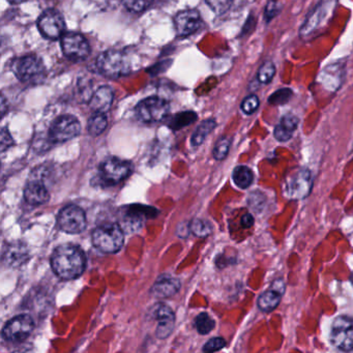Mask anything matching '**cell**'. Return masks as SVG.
<instances>
[{
  "instance_id": "ac0fdd59",
  "label": "cell",
  "mask_w": 353,
  "mask_h": 353,
  "mask_svg": "<svg viewBox=\"0 0 353 353\" xmlns=\"http://www.w3.org/2000/svg\"><path fill=\"white\" fill-rule=\"evenodd\" d=\"M24 198L30 205H43L50 199V194L44 183L38 179L28 183L24 190Z\"/></svg>"
},
{
  "instance_id": "d590c367",
  "label": "cell",
  "mask_w": 353,
  "mask_h": 353,
  "mask_svg": "<svg viewBox=\"0 0 353 353\" xmlns=\"http://www.w3.org/2000/svg\"><path fill=\"white\" fill-rule=\"evenodd\" d=\"M280 11L281 5L278 0H270L266 6L265 11H264V19L266 22L272 21Z\"/></svg>"
},
{
  "instance_id": "4316f807",
  "label": "cell",
  "mask_w": 353,
  "mask_h": 353,
  "mask_svg": "<svg viewBox=\"0 0 353 353\" xmlns=\"http://www.w3.org/2000/svg\"><path fill=\"white\" fill-rule=\"evenodd\" d=\"M190 230L197 237H208L212 234V226L208 221L195 219L190 224Z\"/></svg>"
},
{
  "instance_id": "f35d334b",
  "label": "cell",
  "mask_w": 353,
  "mask_h": 353,
  "mask_svg": "<svg viewBox=\"0 0 353 353\" xmlns=\"http://www.w3.org/2000/svg\"><path fill=\"white\" fill-rule=\"evenodd\" d=\"M274 138H276L278 141L286 142L288 141V140H290L291 137H292V132L285 129L282 125H278L274 128Z\"/></svg>"
},
{
  "instance_id": "30bf717a",
  "label": "cell",
  "mask_w": 353,
  "mask_h": 353,
  "mask_svg": "<svg viewBox=\"0 0 353 353\" xmlns=\"http://www.w3.org/2000/svg\"><path fill=\"white\" fill-rule=\"evenodd\" d=\"M57 223L61 230L70 234H78L85 229L88 221H86L85 212L81 208L77 205H68L63 208L59 212Z\"/></svg>"
},
{
  "instance_id": "52a82bcc",
  "label": "cell",
  "mask_w": 353,
  "mask_h": 353,
  "mask_svg": "<svg viewBox=\"0 0 353 353\" xmlns=\"http://www.w3.org/2000/svg\"><path fill=\"white\" fill-rule=\"evenodd\" d=\"M330 341L339 350L351 351L353 349V319L347 316H339L330 328Z\"/></svg>"
},
{
  "instance_id": "ee69618b",
  "label": "cell",
  "mask_w": 353,
  "mask_h": 353,
  "mask_svg": "<svg viewBox=\"0 0 353 353\" xmlns=\"http://www.w3.org/2000/svg\"><path fill=\"white\" fill-rule=\"evenodd\" d=\"M351 282H352V284H353V276H351Z\"/></svg>"
},
{
  "instance_id": "e575fe53",
  "label": "cell",
  "mask_w": 353,
  "mask_h": 353,
  "mask_svg": "<svg viewBox=\"0 0 353 353\" xmlns=\"http://www.w3.org/2000/svg\"><path fill=\"white\" fill-rule=\"evenodd\" d=\"M249 204L252 210H256L257 212H261L265 205V196L260 193L259 191L253 192L250 194Z\"/></svg>"
},
{
  "instance_id": "d6986e66",
  "label": "cell",
  "mask_w": 353,
  "mask_h": 353,
  "mask_svg": "<svg viewBox=\"0 0 353 353\" xmlns=\"http://www.w3.org/2000/svg\"><path fill=\"white\" fill-rule=\"evenodd\" d=\"M181 288V282L179 279L173 278V276L164 274L161 276L154 283L150 292L157 297H170L174 295Z\"/></svg>"
},
{
  "instance_id": "44dd1931",
  "label": "cell",
  "mask_w": 353,
  "mask_h": 353,
  "mask_svg": "<svg viewBox=\"0 0 353 353\" xmlns=\"http://www.w3.org/2000/svg\"><path fill=\"white\" fill-rule=\"evenodd\" d=\"M28 255V251L26 245L17 241V243L8 245L7 250L3 253V261L8 266L18 268L26 261Z\"/></svg>"
},
{
  "instance_id": "9a60e30c",
  "label": "cell",
  "mask_w": 353,
  "mask_h": 353,
  "mask_svg": "<svg viewBox=\"0 0 353 353\" xmlns=\"http://www.w3.org/2000/svg\"><path fill=\"white\" fill-rule=\"evenodd\" d=\"M202 20L199 12L187 10L177 14L174 18L175 30L179 37H189L201 28Z\"/></svg>"
},
{
  "instance_id": "4dcf8cb0",
  "label": "cell",
  "mask_w": 353,
  "mask_h": 353,
  "mask_svg": "<svg viewBox=\"0 0 353 353\" xmlns=\"http://www.w3.org/2000/svg\"><path fill=\"white\" fill-rule=\"evenodd\" d=\"M231 140L228 137H222L218 140L214 148V157L216 160L222 161L226 158L230 150Z\"/></svg>"
},
{
  "instance_id": "603a6c76",
  "label": "cell",
  "mask_w": 353,
  "mask_h": 353,
  "mask_svg": "<svg viewBox=\"0 0 353 353\" xmlns=\"http://www.w3.org/2000/svg\"><path fill=\"white\" fill-rule=\"evenodd\" d=\"M232 179L237 187L241 189H247L253 183L254 174L249 167L241 165L233 170Z\"/></svg>"
},
{
  "instance_id": "74e56055",
  "label": "cell",
  "mask_w": 353,
  "mask_h": 353,
  "mask_svg": "<svg viewBox=\"0 0 353 353\" xmlns=\"http://www.w3.org/2000/svg\"><path fill=\"white\" fill-rule=\"evenodd\" d=\"M299 119L294 115L292 114H287L284 115L281 119L280 125H282L285 129L288 130L290 132H294L295 130L297 129V125H299Z\"/></svg>"
},
{
  "instance_id": "5bb4252c",
  "label": "cell",
  "mask_w": 353,
  "mask_h": 353,
  "mask_svg": "<svg viewBox=\"0 0 353 353\" xmlns=\"http://www.w3.org/2000/svg\"><path fill=\"white\" fill-rule=\"evenodd\" d=\"M131 171L132 166L129 162L117 158H110L105 161L101 166V179L107 185H117L127 179Z\"/></svg>"
},
{
  "instance_id": "7bdbcfd3",
  "label": "cell",
  "mask_w": 353,
  "mask_h": 353,
  "mask_svg": "<svg viewBox=\"0 0 353 353\" xmlns=\"http://www.w3.org/2000/svg\"><path fill=\"white\" fill-rule=\"evenodd\" d=\"M8 1H10L11 3H22L26 1V0H8Z\"/></svg>"
},
{
  "instance_id": "ab89813d",
  "label": "cell",
  "mask_w": 353,
  "mask_h": 353,
  "mask_svg": "<svg viewBox=\"0 0 353 353\" xmlns=\"http://www.w3.org/2000/svg\"><path fill=\"white\" fill-rule=\"evenodd\" d=\"M13 143V138H12L11 134L7 129H3L1 131V150L5 152L6 150L11 148Z\"/></svg>"
},
{
  "instance_id": "8d00e7d4",
  "label": "cell",
  "mask_w": 353,
  "mask_h": 353,
  "mask_svg": "<svg viewBox=\"0 0 353 353\" xmlns=\"http://www.w3.org/2000/svg\"><path fill=\"white\" fill-rule=\"evenodd\" d=\"M226 346V341L224 339L218 336V338L210 339L203 347L204 352H214V351L221 350Z\"/></svg>"
},
{
  "instance_id": "83f0119b",
  "label": "cell",
  "mask_w": 353,
  "mask_h": 353,
  "mask_svg": "<svg viewBox=\"0 0 353 353\" xmlns=\"http://www.w3.org/2000/svg\"><path fill=\"white\" fill-rule=\"evenodd\" d=\"M196 328H197L198 332L201 334H208L214 330L216 322L214 320L208 315V313L203 312V313L199 314L196 318Z\"/></svg>"
},
{
  "instance_id": "6da1fadb",
  "label": "cell",
  "mask_w": 353,
  "mask_h": 353,
  "mask_svg": "<svg viewBox=\"0 0 353 353\" xmlns=\"http://www.w3.org/2000/svg\"><path fill=\"white\" fill-rule=\"evenodd\" d=\"M51 265L59 278L74 280L85 270V255L77 245H63L53 252Z\"/></svg>"
},
{
  "instance_id": "f1b7e54d",
  "label": "cell",
  "mask_w": 353,
  "mask_h": 353,
  "mask_svg": "<svg viewBox=\"0 0 353 353\" xmlns=\"http://www.w3.org/2000/svg\"><path fill=\"white\" fill-rule=\"evenodd\" d=\"M293 97L292 90L290 88H280V90H276L274 94H270L268 98V103L274 106H280V105L286 104L291 98Z\"/></svg>"
},
{
  "instance_id": "3957f363",
  "label": "cell",
  "mask_w": 353,
  "mask_h": 353,
  "mask_svg": "<svg viewBox=\"0 0 353 353\" xmlns=\"http://www.w3.org/2000/svg\"><path fill=\"white\" fill-rule=\"evenodd\" d=\"M12 70L16 77L23 83L40 84L46 78L44 63L34 55L15 59L12 63Z\"/></svg>"
},
{
  "instance_id": "7c38bea8",
  "label": "cell",
  "mask_w": 353,
  "mask_h": 353,
  "mask_svg": "<svg viewBox=\"0 0 353 353\" xmlns=\"http://www.w3.org/2000/svg\"><path fill=\"white\" fill-rule=\"evenodd\" d=\"M61 49L63 54L72 61H84L90 54L88 40L79 34L69 32L61 37Z\"/></svg>"
},
{
  "instance_id": "d6a6232c",
  "label": "cell",
  "mask_w": 353,
  "mask_h": 353,
  "mask_svg": "<svg viewBox=\"0 0 353 353\" xmlns=\"http://www.w3.org/2000/svg\"><path fill=\"white\" fill-rule=\"evenodd\" d=\"M208 7L216 15H222L230 9L232 0H205Z\"/></svg>"
},
{
  "instance_id": "f546056e",
  "label": "cell",
  "mask_w": 353,
  "mask_h": 353,
  "mask_svg": "<svg viewBox=\"0 0 353 353\" xmlns=\"http://www.w3.org/2000/svg\"><path fill=\"white\" fill-rule=\"evenodd\" d=\"M274 74H276V67H274L272 61H265L257 73L258 81L261 84H268L274 79Z\"/></svg>"
},
{
  "instance_id": "ffe728a7",
  "label": "cell",
  "mask_w": 353,
  "mask_h": 353,
  "mask_svg": "<svg viewBox=\"0 0 353 353\" xmlns=\"http://www.w3.org/2000/svg\"><path fill=\"white\" fill-rule=\"evenodd\" d=\"M113 98H114L113 90L108 86H102L94 92V96L90 99V108L94 112H107L112 105Z\"/></svg>"
},
{
  "instance_id": "7402d4cb",
  "label": "cell",
  "mask_w": 353,
  "mask_h": 353,
  "mask_svg": "<svg viewBox=\"0 0 353 353\" xmlns=\"http://www.w3.org/2000/svg\"><path fill=\"white\" fill-rule=\"evenodd\" d=\"M281 299H282V295L280 293L276 292L274 289H268L258 297V307L264 313H270L278 307Z\"/></svg>"
},
{
  "instance_id": "8fae6325",
  "label": "cell",
  "mask_w": 353,
  "mask_h": 353,
  "mask_svg": "<svg viewBox=\"0 0 353 353\" xmlns=\"http://www.w3.org/2000/svg\"><path fill=\"white\" fill-rule=\"evenodd\" d=\"M38 28L45 38L49 40H59L65 34V19L59 12L47 10L39 18Z\"/></svg>"
},
{
  "instance_id": "e0dca14e",
  "label": "cell",
  "mask_w": 353,
  "mask_h": 353,
  "mask_svg": "<svg viewBox=\"0 0 353 353\" xmlns=\"http://www.w3.org/2000/svg\"><path fill=\"white\" fill-rule=\"evenodd\" d=\"M345 67L341 63H332V65H326L321 73H320V83L330 90V92H336L342 85L344 80Z\"/></svg>"
},
{
  "instance_id": "7a4b0ae2",
  "label": "cell",
  "mask_w": 353,
  "mask_h": 353,
  "mask_svg": "<svg viewBox=\"0 0 353 353\" xmlns=\"http://www.w3.org/2000/svg\"><path fill=\"white\" fill-rule=\"evenodd\" d=\"M312 188L313 179L311 171L307 168H295L285 176L283 193L290 199L301 200L310 195Z\"/></svg>"
},
{
  "instance_id": "ba28073f",
  "label": "cell",
  "mask_w": 353,
  "mask_h": 353,
  "mask_svg": "<svg viewBox=\"0 0 353 353\" xmlns=\"http://www.w3.org/2000/svg\"><path fill=\"white\" fill-rule=\"evenodd\" d=\"M170 111L167 101L158 97H150L141 101L136 107V114L140 121L146 123H159L163 121Z\"/></svg>"
},
{
  "instance_id": "836d02e7",
  "label": "cell",
  "mask_w": 353,
  "mask_h": 353,
  "mask_svg": "<svg viewBox=\"0 0 353 353\" xmlns=\"http://www.w3.org/2000/svg\"><path fill=\"white\" fill-rule=\"evenodd\" d=\"M259 104V98L256 94H251V96L247 97L243 101L241 108L243 113H245L247 115H251L257 111Z\"/></svg>"
},
{
  "instance_id": "484cf974",
  "label": "cell",
  "mask_w": 353,
  "mask_h": 353,
  "mask_svg": "<svg viewBox=\"0 0 353 353\" xmlns=\"http://www.w3.org/2000/svg\"><path fill=\"white\" fill-rule=\"evenodd\" d=\"M197 119V114L192 111H185V112H181L179 114L175 115L172 119H171L169 127L174 131H179L181 128L187 127V125H191L194 121Z\"/></svg>"
},
{
  "instance_id": "b9f144b4",
  "label": "cell",
  "mask_w": 353,
  "mask_h": 353,
  "mask_svg": "<svg viewBox=\"0 0 353 353\" xmlns=\"http://www.w3.org/2000/svg\"><path fill=\"white\" fill-rule=\"evenodd\" d=\"M254 222H255L254 216H252L251 214H243V218H241V224L243 228L248 229L253 226Z\"/></svg>"
},
{
  "instance_id": "4fadbf2b",
  "label": "cell",
  "mask_w": 353,
  "mask_h": 353,
  "mask_svg": "<svg viewBox=\"0 0 353 353\" xmlns=\"http://www.w3.org/2000/svg\"><path fill=\"white\" fill-rule=\"evenodd\" d=\"M34 328V320L30 316L19 315L8 322L3 330V336L12 343L26 340Z\"/></svg>"
},
{
  "instance_id": "d4e9b609",
  "label": "cell",
  "mask_w": 353,
  "mask_h": 353,
  "mask_svg": "<svg viewBox=\"0 0 353 353\" xmlns=\"http://www.w3.org/2000/svg\"><path fill=\"white\" fill-rule=\"evenodd\" d=\"M108 121L105 113L96 112L88 121V132L90 135L99 136L106 130Z\"/></svg>"
},
{
  "instance_id": "60d3db41",
  "label": "cell",
  "mask_w": 353,
  "mask_h": 353,
  "mask_svg": "<svg viewBox=\"0 0 353 353\" xmlns=\"http://www.w3.org/2000/svg\"><path fill=\"white\" fill-rule=\"evenodd\" d=\"M270 288L274 289L276 292L283 295L285 293V290H286V285H285V282L282 279H276L270 285Z\"/></svg>"
},
{
  "instance_id": "2e32d148",
  "label": "cell",
  "mask_w": 353,
  "mask_h": 353,
  "mask_svg": "<svg viewBox=\"0 0 353 353\" xmlns=\"http://www.w3.org/2000/svg\"><path fill=\"white\" fill-rule=\"evenodd\" d=\"M152 317L158 321L157 336L159 339H166L170 336L174 328L175 317L172 310L168 305L158 303L150 310Z\"/></svg>"
},
{
  "instance_id": "5b68a950",
  "label": "cell",
  "mask_w": 353,
  "mask_h": 353,
  "mask_svg": "<svg viewBox=\"0 0 353 353\" xmlns=\"http://www.w3.org/2000/svg\"><path fill=\"white\" fill-rule=\"evenodd\" d=\"M336 3L338 0H321L301 26V38H309L325 28L334 15Z\"/></svg>"
},
{
  "instance_id": "cb8c5ba5",
  "label": "cell",
  "mask_w": 353,
  "mask_h": 353,
  "mask_svg": "<svg viewBox=\"0 0 353 353\" xmlns=\"http://www.w3.org/2000/svg\"><path fill=\"white\" fill-rule=\"evenodd\" d=\"M216 127V121L214 119H208L204 121L199 127L197 128L195 132H194L193 136H192V145L199 146L203 143L205 138L214 131V128Z\"/></svg>"
},
{
  "instance_id": "277c9868",
  "label": "cell",
  "mask_w": 353,
  "mask_h": 353,
  "mask_svg": "<svg viewBox=\"0 0 353 353\" xmlns=\"http://www.w3.org/2000/svg\"><path fill=\"white\" fill-rule=\"evenodd\" d=\"M123 228L117 224L102 225L92 232V243L103 253H117L123 248Z\"/></svg>"
},
{
  "instance_id": "8992f818",
  "label": "cell",
  "mask_w": 353,
  "mask_h": 353,
  "mask_svg": "<svg viewBox=\"0 0 353 353\" xmlns=\"http://www.w3.org/2000/svg\"><path fill=\"white\" fill-rule=\"evenodd\" d=\"M99 71L109 78H119L131 73L130 59L121 51H106L97 61Z\"/></svg>"
},
{
  "instance_id": "1f68e13d",
  "label": "cell",
  "mask_w": 353,
  "mask_h": 353,
  "mask_svg": "<svg viewBox=\"0 0 353 353\" xmlns=\"http://www.w3.org/2000/svg\"><path fill=\"white\" fill-rule=\"evenodd\" d=\"M123 6L134 13H141L150 7L154 0H123Z\"/></svg>"
},
{
  "instance_id": "9c48e42d",
  "label": "cell",
  "mask_w": 353,
  "mask_h": 353,
  "mask_svg": "<svg viewBox=\"0 0 353 353\" xmlns=\"http://www.w3.org/2000/svg\"><path fill=\"white\" fill-rule=\"evenodd\" d=\"M81 132L79 121L72 115H63L51 125L49 136L55 143H63L77 137Z\"/></svg>"
}]
</instances>
